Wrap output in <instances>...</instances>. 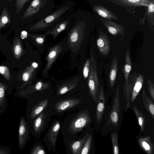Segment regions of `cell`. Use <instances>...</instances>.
Here are the masks:
<instances>
[{
	"label": "cell",
	"mask_w": 154,
	"mask_h": 154,
	"mask_svg": "<svg viewBox=\"0 0 154 154\" xmlns=\"http://www.w3.org/2000/svg\"><path fill=\"white\" fill-rule=\"evenodd\" d=\"M144 80V76L139 73L134 72L129 75L126 81H125L123 94L126 102V109L135 100L141 90Z\"/></svg>",
	"instance_id": "1"
},
{
	"label": "cell",
	"mask_w": 154,
	"mask_h": 154,
	"mask_svg": "<svg viewBox=\"0 0 154 154\" xmlns=\"http://www.w3.org/2000/svg\"><path fill=\"white\" fill-rule=\"evenodd\" d=\"M91 52L90 68L88 84L90 94L95 102L100 84L99 80L97 75L96 61L92 52Z\"/></svg>",
	"instance_id": "2"
},
{
	"label": "cell",
	"mask_w": 154,
	"mask_h": 154,
	"mask_svg": "<svg viewBox=\"0 0 154 154\" xmlns=\"http://www.w3.org/2000/svg\"><path fill=\"white\" fill-rule=\"evenodd\" d=\"M125 9L134 16L133 11L137 8L148 7L149 0H105Z\"/></svg>",
	"instance_id": "3"
},
{
	"label": "cell",
	"mask_w": 154,
	"mask_h": 154,
	"mask_svg": "<svg viewBox=\"0 0 154 154\" xmlns=\"http://www.w3.org/2000/svg\"><path fill=\"white\" fill-rule=\"evenodd\" d=\"M85 28L84 23L79 22L72 29L68 39V43L72 49L77 48L84 35Z\"/></svg>",
	"instance_id": "4"
},
{
	"label": "cell",
	"mask_w": 154,
	"mask_h": 154,
	"mask_svg": "<svg viewBox=\"0 0 154 154\" xmlns=\"http://www.w3.org/2000/svg\"><path fill=\"white\" fill-rule=\"evenodd\" d=\"M68 7H64L35 23L31 29L37 30L45 28L54 22L68 9Z\"/></svg>",
	"instance_id": "5"
},
{
	"label": "cell",
	"mask_w": 154,
	"mask_h": 154,
	"mask_svg": "<svg viewBox=\"0 0 154 154\" xmlns=\"http://www.w3.org/2000/svg\"><path fill=\"white\" fill-rule=\"evenodd\" d=\"M90 122L89 114L86 111L80 112L72 120L70 125L71 132L75 133L80 131L88 125Z\"/></svg>",
	"instance_id": "6"
},
{
	"label": "cell",
	"mask_w": 154,
	"mask_h": 154,
	"mask_svg": "<svg viewBox=\"0 0 154 154\" xmlns=\"http://www.w3.org/2000/svg\"><path fill=\"white\" fill-rule=\"evenodd\" d=\"M120 111L119 86L117 85L112 106L109 115V119L113 125L116 126L119 123Z\"/></svg>",
	"instance_id": "7"
},
{
	"label": "cell",
	"mask_w": 154,
	"mask_h": 154,
	"mask_svg": "<svg viewBox=\"0 0 154 154\" xmlns=\"http://www.w3.org/2000/svg\"><path fill=\"white\" fill-rule=\"evenodd\" d=\"M100 20L111 34L115 36L120 35L123 38L125 33V29L123 26L109 20L100 19Z\"/></svg>",
	"instance_id": "8"
},
{
	"label": "cell",
	"mask_w": 154,
	"mask_h": 154,
	"mask_svg": "<svg viewBox=\"0 0 154 154\" xmlns=\"http://www.w3.org/2000/svg\"><path fill=\"white\" fill-rule=\"evenodd\" d=\"M110 41L107 35L100 31L97 41V48L100 53L103 56L108 55L110 50Z\"/></svg>",
	"instance_id": "9"
},
{
	"label": "cell",
	"mask_w": 154,
	"mask_h": 154,
	"mask_svg": "<svg viewBox=\"0 0 154 154\" xmlns=\"http://www.w3.org/2000/svg\"><path fill=\"white\" fill-rule=\"evenodd\" d=\"M144 16L139 20L140 25L145 24L146 20L148 22V25L151 30L154 29V0H149L148 6L146 7Z\"/></svg>",
	"instance_id": "10"
},
{
	"label": "cell",
	"mask_w": 154,
	"mask_h": 154,
	"mask_svg": "<svg viewBox=\"0 0 154 154\" xmlns=\"http://www.w3.org/2000/svg\"><path fill=\"white\" fill-rule=\"evenodd\" d=\"M81 100L77 98L65 99L57 102L54 108L58 112H61L71 108L79 104Z\"/></svg>",
	"instance_id": "11"
},
{
	"label": "cell",
	"mask_w": 154,
	"mask_h": 154,
	"mask_svg": "<svg viewBox=\"0 0 154 154\" xmlns=\"http://www.w3.org/2000/svg\"><path fill=\"white\" fill-rule=\"evenodd\" d=\"M93 8L94 11L103 19L115 20H118L119 19L118 17L113 12L101 5H94Z\"/></svg>",
	"instance_id": "12"
},
{
	"label": "cell",
	"mask_w": 154,
	"mask_h": 154,
	"mask_svg": "<svg viewBox=\"0 0 154 154\" xmlns=\"http://www.w3.org/2000/svg\"><path fill=\"white\" fill-rule=\"evenodd\" d=\"M105 98L103 88L101 85L99 91L98 100L96 109V116L97 121L99 122L102 118L105 108Z\"/></svg>",
	"instance_id": "13"
},
{
	"label": "cell",
	"mask_w": 154,
	"mask_h": 154,
	"mask_svg": "<svg viewBox=\"0 0 154 154\" xmlns=\"http://www.w3.org/2000/svg\"><path fill=\"white\" fill-rule=\"evenodd\" d=\"M45 0H33L25 12L23 16L26 19L37 13L45 3Z\"/></svg>",
	"instance_id": "14"
},
{
	"label": "cell",
	"mask_w": 154,
	"mask_h": 154,
	"mask_svg": "<svg viewBox=\"0 0 154 154\" xmlns=\"http://www.w3.org/2000/svg\"><path fill=\"white\" fill-rule=\"evenodd\" d=\"M62 48L61 45H59L55 46L50 50L47 57V63L43 70L44 73H45L50 69Z\"/></svg>",
	"instance_id": "15"
},
{
	"label": "cell",
	"mask_w": 154,
	"mask_h": 154,
	"mask_svg": "<svg viewBox=\"0 0 154 154\" xmlns=\"http://www.w3.org/2000/svg\"><path fill=\"white\" fill-rule=\"evenodd\" d=\"M28 133V127L23 117L21 118L19 129V142L20 147L25 143Z\"/></svg>",
	"instance_id": "16"
},
{
	"label": "cell",
	"mask_w": 154,
	"mask_h": 154,
	"mask_svg": "<svg viewBox=\"0 0 154 154\" xmlns=\"http://www.w3.org/2000/svg\"><path fill=\"white\" fill-rule=\"evenodd\" d=\"M138 141L140 147L146 153L148 154L154 153V144L149 136L140 137L138 138Z\"/></svg>",
	"instance_id": "17"
},
{
	"label": "cell",
	"mask_w": 154,
	"mask_h": 154,
	"mask_svg": "<svg viewBox=\"0 0 154 154\" xmlns=\"http://www.w3.org/2000/svg\"><path fill=\"white\" fill-rule=\"evenodd\" d=\"M60 125L58 121H56L51 126L47 134L49 142L52 146L55 147Z\"/></svg>",
	"instance_id": "18"
},
{
	"label": "cell",
	"mask_w": 154,
	"mask_h": 154,
	"mask_svg": "<svg viewBox=\"0 0 154 154\" xmlns=\"http://www.w3.org/2000/svg\"><path fill=\"white\" fill-rule=\"evenodd\" d=\"M143 102L144 106L152 118L154 119V105L151 98L149 97L145 90H143L142 94Z\"/></svg>",
	"instance_id": "19"
},
{
	"label": "cell",
	"mask_w": 154,
	"mask_h": 154,
	"mask_svg": "<svg viewBox=\"0 0 154 154\" xmlns=\"http://www.w3.org/2000/svg\"><path fill=\"white\" fill-rule=\"evenodd\" d=\"M118 67V61L117 57L112 59L109 69V81L111 88L114 87L117 76Z\"/></svg>",
	"instance_id": "20"
},
{
	"label": "cell",
	"mask_w": 154,
	"mask_h": 154,
	"mask_svg": "<svg viewBox=\"0 0 154 154\" xmlns=\"http://www.w3.org/2000/svg\"><path fill=\"white\" fill-rule=\"evenodd\" d=\"M88 136V133L81 139L74 141L70 144L69 148L73 154H80L82 148Z\"/></svg>",
	"instance_id": "21"
},
{
	"label": "cell",
	"mask_w": 154,
	"mask_h": 154,
	"mask_svg": "<svg viewBox=\"0 0 154 154\" xmlns=\"http://www.w3.org/2000/svg\"><path fill=\"white\" fill-rule=\"evenodd\" d=\"M132 69V63L129 50L128 49L125 54V63L122 68V72L126 81Z\"/></svg>",
	"instance_id": "22"
},
{
	"label": "cell",
	"mask_w": 154,
	"mask_h": 154,
	"mask_svg": "<svg viewBox=\"0 0 154 154\" xmlns=\"http://www.w3.org/2000/svg\"><path fill=\"white\" fill-rule=\"evenodd\" d=\"M48 101V99L44 100L39 102L33 108L31 114V118L33 119L40 114L47 106Z\"/></svg>",
	"instance_id": "23"
},
{
	"label": "cell",
	"mask_w": 154,
	"mask_h": 154,
	"mask_svg": "<svg viewBox=\"0 0 154 154\" xmlns=\"http://www.w3.org/2000/svg\"><path fill=\"white\" fill-rule=\"evenodd\" d=\"M68 23L69 21L66 20L60 23L47 33L52 35L54 38H55L60 33L66 29Z\"/></svg>",
	"instance_id": "24"
},
{
	"label": "cell",
	"mask_w": 154,
	"mask_h": 154,
	"mask_svg": "<svg viewBox=\"0 0 154 154\" xmlns=\"http://www.w3.org/2000/svg\"><path fill=\"white\" fill-rule=\"evenodd\" d=\"M133 109L137 119L140 131L143 132L144 130L146 123L145 117L141 111L139 110L135 106H133Z\"/></svg>",
	"instance_id": "25"
},
{
	"label": "cell",
	"mask_w": 154,
	"mask_h": 154,
	"mask_svg": "<svg viewBox=\"0 0 154 154\" xmlns=\"http://www.w3.org/2000/svg\"><path fill=\"white\" fill-rule=\"evenodd\" d=\"M45 118L44 112H41L35 120L33 127L35 132H39L42 129L44 124Z\"/></svg>",
	"instance_id": "26"
},
{
	"label": "cell",
	"mask_w": 154,
	"mask_h": 154,
	"mask_svg": "<svg viewBox=\"0 0 154 154\" xmlns=\"http://www.w3.org/2000/svg\"><path fill=\"white\" fill-rule=\"evenodd\" d=\"M76 86L75 83L68 82L61 86L58 90L57 94L60 95L64 94L74 88Z\"/></svg>",
	"instance_id": "27"
},
{
	"label": "cell",
	"mask_w": 154,
	"mask_h": 154,
	"mask_svg": "<svg viewBox=\"0 0 154 154\" xmlns=\"http://www.w3.org/2000/svg\"><path fill=\"white\" fill-rule=\"evenodd\" d=\"M113 153L119 154V149L118 144V135L117 133H112L111 134Z\"/></svg>",
	"instance_id": "28"
},
{
	"label": "cell",
	"mask_w": 154,
	"mask_h": 154,
	"mask_svg": "<svg viewBox=\"0 0 154 154\" xmlns=\"http://www.w3.org/2000/svg\"><path fill=\"white\" fill-rule=\"evenodd\" d=\"M11 22V19L8 10L4 8L2 14L0 17V29L7 23Z\"/></svg>",
	"instance_id": "29"
},
{
	"label": "cell",
	"mask_w": 154,
	"mask_h": 154,
	"mask_svg": "<svg viewBox=\"0 0 154 154\" xmlns=\"http://www.w3.org/2000/svg\"><path fill=\"white\" fill-rule=\"evenodd\" d=\"M92 138V137L91 134L88 136L82 148L81 154H88L89 153Z\"/></svg>",
	"instance_id": "30"
},
{
	"label": "cell",
	"mask_w": 154,
	"mask_h": 154,
	"mask_svg": "<svg viewBox=\"0 0 154 154\" xmlns=\"http://www.w3.org/2000/svg\"><path fill=\"white\" fill-rule=\"evenodd\" d=\"M147 89L151 99L154 101V83L153 81L149 79L147 81Z\"/></svg>",
	"instance_id": "31"
},
{
	"label": "cell",
	"mask_w": 154,
	"mask_h": 154,
	"mask_svg": "<svg viewBox=\"0 0 154 154\" xmlns=\"http://www.w3.org/2000/svg\"><path fill=\"white\" fill-rule=\"evenodd\" d=\"M90 68V60L88 59L84 65L83 70V76L85 79H87L89 76Z\"/></svg>",
	"instance_id": "32"
},
{
	"label": "cell",
	"mask_w": 154,
	"mask_h": 154,
	"mask_svg": "<svg viewBox=\"0 0 154 154\" xmlns=\"http://www.w3.org/2000/svg\"><path fill=\"white\" fill-rule=\"evenodd\" d=\"M32 154H45L46 152L42 146L40 144L35 146L32 149Z\"/></svg>",
	"instance_id": "33"
},
{
	"label": "cell",
	"mask_w": 154,
	"mask_h": 154,
	"mask_svg": "<svg viewBox=\"0 0 154 154\" xmlns=\"http://www.w3.org/2000/svg\"><path fill=\"white\" fill-rule=\"evenodd\" d=\"M48 86L47 84L43 83L42 82L39 81L35 84L34 88L36 91H40L46 89Z\"/></svg>",
	"instance_id": "34"
},
{
	"label": "cell",
	"mask_w": 154,
	"mask_h": 154,
	"mask_svg": "<svg viewBox=\"0 0 154 154\" xmlns=\"http://www.w3.org/2000/svg\"><path fill=\"white\" fill-rule=\"evenodd\" d=\"M29 0H17L16 3V12L18 13L20 12L25 4Z\"/></svg>",
	"instance_id": "35"
},
{
	"label": "cell",
	"mask_w": 154,
	"mask_h": 154,
	"mask_svg": "<svg viewBox=\"0 0 154 154\" xmlns=\"http://www.w3.org/2000/svg\"><path fill=\"white\" fill-rule=\"evenodd\" d=\"M5 90L3 87H0V106L3 104L5 99Z\"/></svg>",
	"instance_id": "36"
},
{
	"label": "cell",
	"mask_w": 154,
	"mask_h": 154,
	"mask_svg": "<svg viewBox=\"0 0 154 154\" xmlns=\"http://www.w3.org/2000/svg\"><path fill=\"white\" fill-rule=\"evenodd\" d=\"M45 36L43 35H38L37 36L35 39L36 42L39 45L43 44L44 41Z\"/></svg>",
	"instance_id": "37"
},
{
	"label": "cell",
	"mask_w": 154,
	"mask_h": 154,
	"mask_svg": "<svg viewBox=\"0 0 154 154\" xmlns=\"http://www.w3.org/2000/svg\"><path fill=\"white\" fill-rule=\"evenodd\" d=\"M14 53L16 55H19L21 52L22 49L21 46L19 45H17L14 48Z\"/></svg>",
	"instance_id": "38"
},
{
	"label": "cell",
	"mask_w": 154,
	"mask_h": 154,
	"mask_svg": "<svg viewBox=\"0 0 154 154\" xmlns=\"http://www.w3.org/2000/svg\"><path fill=\"white\" fill-rule=\"evenodd\" d=\"M29 74L27 72H26L23 74L22 76L23 79L24 81L26 82L29 80Z\"/></svg>",
	"instance_id": "39"
},
{
	"label": "cell",
	"mask_w": 154,
	"mask_h": 154,
	"mask_svg": "<svg viewBox=\"0 0 154 154\" xmlns=\"http://www.w3.org/2000/svg\"><path fill=\"white\" fill-rule=\"evenodd\" d=\"M27 32L25 31H23L21 32V37L22 39H25L27 37Z\"/></svg>",
	"instance_id": "40"
},
{
	"label": "cell",
	"mask_w": 154,
	"mask_h": 154,
	"mask_svg": "<svg viewBox=\"0 0 154 154\" xmlns=\"http://www.w3.org/2000/svg\"><path fill=\"white\" fill-rule=\"evenodd\" d=\"M6 67L3 66H0V73L2 74H4L5 71V68Z\"/></svg>",
	"instance_id": "41"
},
{
	"label": "cell",
	"mask_w": 154,
	"mask_h": 154,
	"mask_svg": "<svg viewBox=\"0 0 154 154\" xmlns=\"http://www.w3.org/2000/svg\"><path fill=\"white\" fill-rule=\"evenodd\" d=\"M7 153L6 151L2 149H0V154H5Z\"/></svg>",
	"instance_id": "42"
},
{
	"label": "cell",
	"mask_w": 154,
	"mask_h": 154,
	"mask_svg": "<svg viewBox=\"0 0 154 154\" xmlns=\"http://www.w3.org/2000/svg\"><path fill=\"white\" fill-rule=\"evenodd\" d=\"M8 0L11 2L12 1V0Z\"/></svg>",
	"instance_id": "43"
}]
</instances>
